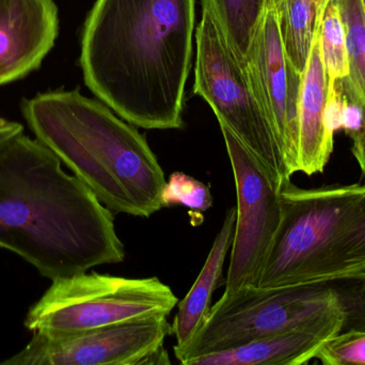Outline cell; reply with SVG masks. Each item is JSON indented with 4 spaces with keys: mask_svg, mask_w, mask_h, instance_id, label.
I'll use <instances>...</instances> for the list:
<instances>
[{
    "mask_svg": "<svg viewBox=\"0 0 365 365\" xmlns=\"http://www.w3.org/2000/svg\"><path fill=\"white\" fill-rule=\"evenodd\" d=\"M195 0H96L81 39L87 87L122 119L182 129Z\"/></svg>",
    "mask_w": 365,
    "mask_h": 365,
    "instance_id": "cell-1",
    "label": "cell"
},
{
    "mask_svg": "<svg viewBox=\"0 0 365 365\" xmlns=\"http://www.w3.org/2000/svg\"><path fill=\"white\" fill-rule=\"evenodd\" d=\"M61 164L23 133L0 148V248L51 282L125 259L113 211Z\"/></svg>",
    "mask_w": 365,
    "mask_h": 365,
    "instance_id": "cell-2",
    "label": "cell"
},
{
    "mask_svg": "<svg viewBox=\"0 0 365 365\" xmlns=\"http://www.w3.org/2000/svg\"><path fill=\"white\" fill-rule=\"evenodd\" d=\"M23 115L36 139L111 211L150 218L164 208L158 158L107 105L77 90L45 92L24 102Z\"/></svg>",
    "mask_w": 365,
    "mask_h": 365,
    "instance_id": "cell-3",
    "label": "cell"
},
{
    "mask_svg": "<svg viewBox=\"0 0 365 365\" xmlns=\"http://www.w3.org/2000/svg\"><path fill=\"white\" fill-rule=\"evenodd\" d=\"M280 205L257 287L365 270V184L302 189L285 180Z\"/></svg>",
    "mask_w": 365,
    "mask_h": 365,
    "instance_id": "cell-4",
    "label": "cell"
},
{
    "mask_svg": "<svg viewBox=\"0 0 365 365\" xmlns=\"http://www.w3.org/2000/svg\"><path fill=\"white\" fill-rule=\"evenodd\" d=\"M177 296L156 276L145 279L83 272L53 281L30 309L25 327L49 334H75L113 324L169 316Z\"/></svg>",
    "mask_w": 365,
    "mask_h": 365,
    "instance_id": "cell-5",
    "label": "cell"
},
{
    "mask_svg": "<svg viewBox=\"0 0 365 365\" xmlns=\"http://www.w3.org/2000/svg\"><path fill=\"white\" fill-rule=\"evenodd\" d=\"M195 94L281 181L291 179L276 135L259 101L246 62L231 49L203 9L195 31Z\"/></svg>",
    "mask_w": 365,
    "mask_h": 365,
    "instance_id": "cell-6",
    "label": "cell"
},
{
    "mask_svg": "<svg viewBox=\"0 0 365 365\" xmlns=\"http://www.w3.org/2000/svg\"><path fill=\"white\" fill-rule=\"evenodd\" d=\"M235 181V233L225 293L257 286L281 220L280 178L220 124Z\"/></svg>",
    "mask_w": 365,
    "mask_h": 365,
    "instance_id": "cell-7",
    "label": "cell"
},
{
    "mask_svg": "<svg viewBox=\"0 0 365 365\" xmlns=\"http://www.w3.org/2000/svg\"><path fill=\"white\" fill-rule=\"evenodd\" d=\"M173 334L168 316L113 324L66 334L34 332V338L2 365H168L165 349Z\"/></svg>",
    "mask_w": 365,
    "mask_h": 365,
    "instance_id": "cell-8",
    "label": "cell"
},
{
    "mask_svg": "<svg viewBox=\"0 0 365 365\" xmlns=\"http://www.w3.org/2000/svg\"><path fill=\"white\" fill-rule=\"evenodd\" d=\"M247 68L276 135L289 177L297 173L302 73L285 53L274 9H267L249 49Z\"/></svg>",
    "mask_w": 365,
    "mask_h": 365,
    "instance_id": "cell-9",
    "label": "cell"
},
{
    "mask_svg": "<svg viewBox=\"0 0 365 365\" xmlns=\"http://www.w3.org/2000/svg\"><path fill=\"white\" fill-rule=\"evenodd\" d=\"M58 31L53 0H0V86L36 70Z\"/></svg>",
    "mask_w": 365,
    "mask_h": 365,
    "instance_id": "cell-10",
    "label": "cell"
},
{
    "mask_svg": "<svg viewBox=\"0 0 365 365\" xmlns=\"http://www.w3.org/2000/svg\"><path fill=\"white\" fill-rule=\"evenodd\" d=\"M329 81L322 57L319 31L302 76L298 107L297 173H323L334 152V133L327 121Z\"/></svg>",
    "mask_w": 365,
    "mask_h": 365,
    "instance_id": "cell-11",
    "label": "cell"
},
{
    "mask_svg": "<svg viewBox=\"0 0 365 365\" xmlns=\"http://www.w3.org/2000/svg\"><path fill=\"white\" fill-rule=\"evenodd\" d=\"M342 336L336 328L294 330L257 339L240 346L206 354L187 365H302L315 359L321 347Z\"/></svg>",
    "mask_w": 365,
    "mask_h": 365,
    "instance_id": "cell-12",
    "label": "cell"
},
{
    "mask_svg": "<svg viewBox=\"0 0 365 365\" xmlns=\"http://www.w3.org/2000/svg\"><path fill=\"white\" fill-rule=\"evenodd\" d=\"M235 222L236 207H232L225 214L222 226L215 238L195 284L179 304V311L173 324V334L177 339L175 347L184 346L195 336L212 306V295L221 284H225L223 266L233 244Z\"/></svg>",
    "mask_w": 365,
    "mask_h": 365,
    "instance_id": "cell-13",
    "label": "cell"
},
{
    "mask_svg": "<svg viewBox=\"0 0 365 365\" xmlns=\"http://www.w3.org/2000/svg\"><path fill=\"white\" fill-rule=\"evenodd\" d=\"M330 1L331 0H280L274 8L285 53L302 74Z\"/></svg>",
    "mask_w": 365,
    "mask_h": 365,
    "instance_id": "cell-14",
    "label": "cell"
},
{
    "mask_svg": "<svg viewBox=\"0 0 365 365\" xmlns=\"http://www.w3.org/2000/svg\"><path fill=\"white\" fill-rule=\"evenodd\" d=\"M236 55L245 61L257 27L267 10V0H202Z\"/></svg>",
    "mask_w": 365,
    "mask_h": 365,
    "instance_id": "cell-15",
    "label": "cell"
},
{
    "mask_svg": "<svg viewBox=\"0 0 365 365\" xmlns=\"http://www.w3.org/2000/svg\"><path fill=\"white\" fill-rule=\"evenodd\" d=\"M322 57L327 72L329 87L349 74V55L344 24L336 0H331L326 8L319 29Z\"/></svg>",
    "mask_w": 365,
    "mask_h": 365,
    "instance_id": "cell-16",
    "label": "cell"
},
{
    "mask_svg": "<svg viewBox=\"0 0 365 365\" xmlns=\"http://www.w3.org/2000/svg\"><path fill=\"white\" fill-rule=\"evenodd\" d=\"M344 24L349 84L365 104V15L361 0H336Z\"/></svg>",
    "mask_w": 365,
    "mask_h": 365,
    "instance_id": "cell-17",
    "label": "cell"
},
{
    "mask_svg": "<svg viewBox=\"0 0 365 365\" xmlns=\"http://www.w3.org/2000/svg\"><path fill=\"white\" fill-rule=\"evenodd\" d=\"M164 207L184 206L193 212H205L212 206L210 186L184 173H173L163 192Z\"/></svg>",
    "mask_w": 365,
    "mask_h": 365,
    "instance_id": "cell-18",
    "label": "cell"
},
{
    "mask_svg": "<svg viewBox=\"0 0 365 365\" xmlns=\"http://www.w3.org/2000/svg\"><path fill=\"white\" fill-rule=\"evenodd\" d=\"M315 359L325 365H365V332L331 339L321 347Z\"/></svg>",
    "mask_w": 365,
    "mask_h": 365,
    "instance_id": "cell-19",
    "label": "cell"
},
{
    "mask_svg": "<svg viewBox=\"0 0 365 365\" xmlns=\"http://www.w3.org/2000/svg\"><path fill=\"white\" fill-rule=\"evenodd\" d=\"M349 137L353 141L351 152H353L356 161L359 164L365 181V124L361 131L349 135Z\"/></svg>",
    "mask_w": 365,
    "mask_h": 365,
    "instance_id": "cell-20",
    "label": "cell"
},
{
    "mask_svg": "<svg viewBox=\"0 0 365 365\" xmlns=\"http://www.w3.org/2000/svg\"><path fill=\"white\" fill-rule=\"evenodd\" d=\"M23 126L17 124V122H10L8 126H4L0 129V148L2 146L6 145L9 141L13 139V137L17 136V135L23 133Z\"/></svg>",
    "mask_w": 365,
    "mask_h": 365,
    "instance_id": "cell-21",
    "label": "cell"
},
{
    "mask_svg": "<svg viewBox=\"0 0 365 365\" xmlns=\"http://www.w3.org/2000/svg\"><path fill=\"white\" fill-rule=\"evenodd\" d=\"M280 0H267V9H274Z\"/></svg>",
    "mask_w": 365,
    "mask_h": 365,
    "instance_id": "cell-22",
    "label": "cell"
},
{
    "mask_svg": "<svg viewBox=\"0 0 365 365\" xmlns=\"http://www.w3.org/2000/svg\"><path fill=\"white\" fill-rule=\"evenodd\" d=\"M11 121H8V120L4 119V118L0 117V129L4 128V126H8Z\"/></svg>",
    "mask_w": 365,
    "mask_h": 365,
    "instance_id": "cell-23",
    "label": "cell"
},
{
    "mask_svg": "<svg viewBox=\"0 0 365 365\" xmlns=\"http://www.w3.org/2000/svg\"><path fill=\"white\" fill-rule=\"evenodd\" d=\"M362 6H364V15H365V0H361Z\"/></svg>",
    "mask_w": 365,
    "mask_h": 365,
    "instance_id": "cell-24",
    "label": "cell"
}]
</instances>
